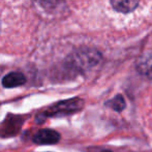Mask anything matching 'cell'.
Here are the masks:
<instances>
[{"label": "cell", "instance_id": "6da1fadb", "mask_svg": "<svg viewBox=\"0 0 152 152\" xmlns=\"http://www.w3.org/2000/svg\"><path fill=\"white\" fill-rule=\"evenodd\" d=\"M100 60V56L97 52L92 50H86L78 52L72 58V63L75 66L81 69L90 68L92 66L96 65L97 62Z\"/></svg>", "mask_w": 152, "mask_h": 152}, {"label": "cell", "instance_id": "7a4b0ae2", "mask_svg": "<svg viewBox=\"0 0 152 152\" xmlns=\"http://www.w3.org/2000/svg\"><path fill=\"white\" fill-rule=\"evenodd\" d=\"M60 140V134L52 129H42L33 137V141L36 144L52 145L56 144Z\"/></svg>", "mask_w": 152, "mask_h": 152}, {"label": "cell", "instance_id": "3957f363", "mask_svg": "<svg viewBox=\"0 0 152 152\" xmlns=\"http://www.w3.org/2000/svg\"><path fill=\"white\" fill-rule=\"evenodd\" d=\"M137 69L141 75L152 79V52L145 53L138 59Z\"/></svg>", "mask_w": 152, "mask_h": 152}, {"label": "cell", "instance_id": "277c9868", "mask_svg": "<svg viewBox=\"0 0 152 152\" xmlns=\"http://www.w3.org/2000/svg\"><path fill=\"white\" fill-rule=\"evenodd\" d=\"M26 82V78L22 72H12L7 74L2 79V85L5 88H15V87L22 86Z\"/></svg>", "mask_w": 152, "mask_h": 152}, {"label": "cell", "instance_id": "5b68a950", "mask_svg": "<svg viewBox=\"0 0 152 152\" xmlns=\"http://www.w3.org/2000/svg\"><path fill=\"white\" fill-rule=\"evenodd\" d=\"M111 4L116 12L127 14L136 10L139 0H111Z\"/></svg>", "mask_w": 152, "mask_h": 152}, {"label": "cell", "instance_id": "8992f818", "mask_svg": "<svg viewBox=\"0 0 152 152\" xmlns=\"http://www.w3.org/2000/svg\"><path fill=\"white\" fill-rule=\"evenodd\" d=\"M106 104L108 107H110V108H112L113 110L117 111V112H121L125 108V102H124V98L121 95H117L115 98L109 100Z\"/></svg>", "mask_w": 152, "mask_h": 152}, {"label": "cell", "instance_id": "52a82bcc", "mask_svg": "<svg viewBox=\"0 0 152 152\" xmlns=\"http://www.w3.org/2000/svg\"><path fill=\"white\" fill-rule=\"evenodd\" d=\"M102 152H112V151H110V150H104V151H102Z\"/></svg>", "mask_w": 152, "mask_h": 152}]
</instances>
